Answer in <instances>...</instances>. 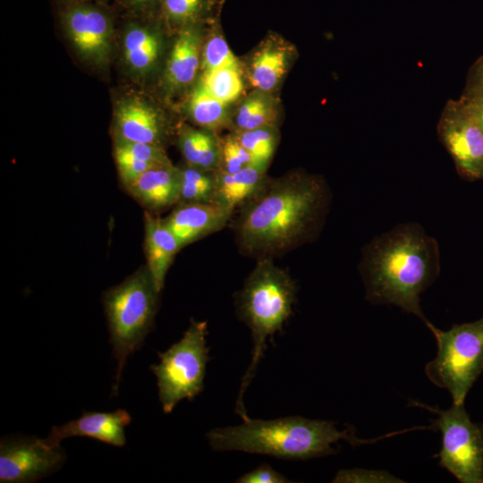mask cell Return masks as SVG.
<instances>
[{"label": "cell", "instance_id": "6da1fadb", "mask_svg": "<svg viewBox=\"0 0 483 483\" xmlns=\"http://www.w3.org/2000/svg\"><path fill=\"white\" fill-rule=\"evenodd\" d=\"M328 203L329 191L319 177L292 174L267 180L240 207L234 231L241 250L258 259L300 246L317 234Z\"/></svg>", "mask_w": 483, "mask_h": 483}, {"label": "cell", "instance_id": "7a4b0ae2", "mask_svg": "<svg viewBox=\"0 0 483 483\" xmlns=\"http://www.w3.org/2000/svg\"><path fill=\"white\" fill-rule=\"evenodd\" d=\"M439 270L437 242L416 223L399 225L376 237L364 248L360 265L369 302L397 306L425 324L428 320L420 294Z\"/></svg>", "mask_w": 483, "mask_h": 483}, {"label": "cell", "instance_id": "3957f363", "mask_svg": "<svg viewBox=\"0 0 483 483\" xmlns=\"http://www.w3.org/2000/svg\"><path fill=\"white\" fill-rule=\"evenodd\" d=\"M336 422L289 416L271 420L247 419L235 427L215 428L207 434L215 451H242L286 460H309L334 454L332 445L345 440L357 446L404 432L361 439L355 428L339 430Z\"/></svg>", "mask_w": 483, "mask_h": 483}, {"label": "cell", "instance_id": "277c9868", "mask_svg": "<svg viewBox=\"0 0 483 483\" xmlns=\"http://www.w3.org/2000/svg\"><path fill=\"white\" fill-rule=\"evenodd\" d=\"M297 288L283 268L272 258H258L238 297L241 318L250 327L253 339L252 360L242 378L236 412L243 420L249 419L242 395L256 371L266 349V340L277 331L292 314Z\"/></svg>", "mask_w": 483, "mask_h": 483}, {"label": "cell", "instance_id": "5b68a950", "mask_svg": "<svg viewBox=\"0 0 483 483\" xmlns=\"http://www.w3.org/2000/svg\"><path fill=\"white\" fill-rule=\"evenodd\" d=\"M160 292L149 269L143 266L104 294L110 343L117 360L114 394H117L128 356L143 345L153 329Z\"/></svg>", "mask_w": 483, "mask_h": 483}, {"label": "cell", "instance_id": "8992f818", "mask_svg": "<svg viewBox=\"0 0 483 483\" xmlns=\"http://www.w3.org/2000/svg\"><path fill=\"white\" fill-rule=\"evenodd\" d=\"M426 326L436 338L437 353L427 363L425 373L434 385L450 393L453 403H464L468 392L483 372V318L454 324L446 331L429 321Z\"/></svg>", "mask_w": 483, "mask_h": 483}, {"label": "cell", "instance_id": "52a82bcc", "mask_svg": "<svg viewBox=\"0 0 483 483\" xmlns=\"http://www.w3.org/2000/svg\"><path fill=\"white\" fill-rule=\"evenodd\" d=\"M207 335V322L191 319L182 339L165 352H157L160 362L150 366L165 413H170L181 400L191 401L202 392L209 360Z\"/></svg>", "mask_w": 483, "mask_h": 483}, {"label": "cell", "instance_id": "ba28073f", "mask_svg": "<svg viewBox=\"0 0 483 483\" xmlns=\"http://www.w3.org/2000/svg\"><path fill=\"white\" fill-rule=\"evenodd\" d=\"M436 413L433 427L441 431L438 464L462 483H483V424L470 420L464 403L447 410L413 402Z\"/></svg>", "mask_w": 483, "mask_h": 483}, {"label": "cell", "instance_id": "9c48e42d", "mask_svg": "<svg viewBox=\"0 0 483 483\" xmlns=\"http://www.w3.org/2000/svg\"><path fill=\"white\" fill-rule=\"evenodd\" d=\"M436 131L460 176L483 179V130L459 98L446 102Z\"/></svg>", "mask_w": 483, "mask_h": 483}, {"label": "cell", "instance_id": "30bf717a", "mask_svg": "<svg viewBox=\"0 0 483 483\" xmlns=\"http://www.w3.org/2000/svg\"><path fill=\"white\" fill-rule=\"evenodd\" d=\"M64 461L62 447L52 446L44 438L4 436L0 442V482H34L60 469Z\"/></svg>", "mask_w": 483, "mask_h": 483}, {"label": "cell", "instance_id": "8fae6325", "mask_svg": "<svg viewBox=\"0 0 483 483\" xmlns=\"http://www.w3.org/2000/svg\"><path fill=\"white\" fill-rule=\"evenodd\" d=\"M63 22L78 53L96 64L104 63L110 52L112 21L102 9L86 3L69 5Z\"/></svg>", "mask_w": 483, "mask_h": 483}, {"label": "cell", "instance_id": "7c38bea8", "mask_svg": "<svg viewBox=\"0 0 483 483\" xmlns=\"http://www.w3.org/2000/svg\"><path fill=\"white\" fill-rule=\"evenodd\" d=\"M233 213L215 202L177 204L163 220L183 248L223 229Z\"/></svg>", "mask_w": 483, "mask_h": 483}, {"label": "cell", "instance_id": "4fadbf2b", "mask_svg": "<svg viewBox=\"0 0 483 483\" xmlns=\"http://www.w3.org/2000/svg\"><path fill=\"white\" fill-rule=\"evenodd\" d=\"M131 419L128 411L123 409L113 412L84 411L77 419L53 427L44 439L52 446H59L64 438L86 436L122 447L126 443L124 428Z\"/></svg>", "mask_w": 483, "mask_h": 483}, {"label": "cell", "instance_id": "5bb4252c", "mask_svg": "<svg viewBox=\"0 0 483 483\" xmlns=\"http://www.w3.org/2000/svg\"><path fill=\"white\" fill-rule=\"evenodd\" d=\"M125 191L149 212L165 209L178 203L180 169L172 164L153 167L126 185Z\"/></svg>", "mask_w": 483, "mask_h": 483}, {"label": "cell", "instance_id": "9a60e30c", "mask_svg": "<svg viewBox=\"0 0 483 483\" xmlns=\"http://www.w3.org/2000/svg\"><path fill=\"white\" fill-rule=\"evenodd\" d=\"M147 267L158 291H162L166 273L177 252L182 249L164 220L149 211L144 215Z\"/></svg>", "mask_w": 483, "mask_h": 483}, {"label": "cell", "instance_id": "2e32d148", "mask_svg": "<svg viewBox=\"0 0 483 483\" xmlns=\"http://www.w3.org/2000/svg\"><path fill=\"white\" fill-rule=\"evenodd\" d=\"M115 138L160 147L164 129L156 111L135 99L119 105L115 116Z\"/></svg>", "mask_w": 483, "mask_h": 483}, {"label": "cell", "instance_id": "e0dca14e", "mask_svg": "<svg viewBox=\"0 0 483 483\" xmlns=\"http://www.w3.org/2000/svg\"><path fill=\"white\" fill-rule=\"evenodd\" d=\"M265 170L247 166L235 173H216V191L213 202L233 209L251 199L266 183Z\"/></svg>", "mask_w": 483, "mask_h": 483}, {"label": "cell", "instance_id": "ac0fdd59", "mask_svg": "<svg viewBox=\"0 0 483 483\" xmlns=\"http://www.w3.org/2000/svg\"><path fill=\"white\" fill-rule=\"evenodd\" d=\"M197 30L184 29L179 34L168 58L165 77L169 84L182 87L195 78L199 63V39Z\"/></svg>", "mask_w": 483, "mask_h": 483}, {"label": "cell", "instance_id": "d6986e66", "mask_svg": "<svg viewBox=\"0 0 483 483\" xmlns=\"http://www.w3.org/2000/svg\"><path fill=\"white\" fill-rule=\"evenodd\" d=\"M123 50L126 64L136 72L145 73L157 60L160 42L152 30L132 23L125 31Z\"/></svg>", "mask_w": 483, "mask_h": 483}, {"label": "cell", "instance_id": "ffe728a7", "mask_svg": "<svg viewBox=\"0 0 483 483\" xmlns=\"http://www.w3.org/2000/svg\"><path fill=\"white\" fill-rule=\"evenodd\" d=\"M179 147L187 165L207 171H218L220 145L212 134L185 129L180 132Z\"/></svg>", "mask_w": 483, "mask_h": 483}, {"label": "cell", "instance_id": "44dd1931", "mask_svg": "<svg viewBox=\"0 0 483 483\" xmlns=\"http://www.w3.org/2000/svg\"><path fill=\"white\" fill-rule=\"evenodd\" d=\"M285 68L286 55L284 51L271 47L263 48L252 60L250 82L261 90H271L282 79Z\"/></svg>", "mask_w": 483, "mask_h": 483}, {"label": "cell", "instance_id": "7402d4cb", "mask_svg": "<svg viewBox=\"0 0 483 483\" xmlns=\"http://www.w3.org/2000/svg\"><path fill=\"white\" fill-rule=\"evenodd\" d=\"M187 165L180 169L181 189L177 204L213 202L216 173Z\"/></svg>", "mask_w": 483, "mask_h": 483}, {"label": "cell", "instance_id": "603a6c76", "mask_svg": "<svg viewBox=\"0 0 483 483\" xmlns=\"http://www.w3.org/2000/svg\"><path fill=\"white\" fill-rule=\"evenodd\" d=\"M199 86L225 105L237 99L243 89L239 69L233 68L204 71Z\"/></svg>", "mask_w": 483, "mask_h": 483}, {"label": "cell", "instance_id": "cb8c5ba5", "mask_svg": "<svg viewBox=\"0 0 483 483\" xmlns=\"http://www.w3.org/2000/svg\"><path fill=\"white\" fill-rule=\"evenodd\" d=\"M235 137L250 154L254 165L266 170L275 148V132L269 127H262L241 131Z\"/></svg>", "mask_w": 483, "mask_h": 483}, {"label": "cell", "instance_id": "d4e9b609", "mask_svg": "<svg viewBox=\"0 0 483 483\" xmlns=\"http://www.w3.org/2000/svg\"><path fill=\"white\" fill-rule=\"evenodd\" d=\"M189 106L191 118L201 126L215 128L225 120V105L209 95L199 85L192 92Z\"/></svg>", "mask_w": 483, "mask_h": 483}, {"label": "cell", "instance_id": "484cf974", "mask_svg": "<svg viewBox=\"0 0 483 483\" xmlns=\"http://www.w3.org/2000/svg\"><path fill=\"white\" fill-rule=\"evenodd\" d=\"M273 120L267 103L260 97H252L244 102L238 110L236 125L241 131L269 127Z\"/></svg>", "mask_w": 483, "mask_h": 483}, {"label": "cell", "instance_id": "4316f807", "mask_svg": "<svg viewBox=\"0 0 483 483\" xmlns=\"http://www.w3.org/2000/svg\"><path fill=\"white\" fill-rule=\"evenodd\" d=\"M202 68L204 71L221 68L239 69L236 57L221 36H213L207 42L203 50Z\"/></svg>", "mask_w": 483, "mask_h": 483}, {"label": "cell", "instance_id": "83f0119b", "mask_svg": "<svg viewBox=\"0 0 483 483\" xmlns=\"http://www.w3.org/2000/svg\"><path fill=\"white\" fill-rule=\"evenodd\" d=\"M247 166H255L250 154L235 136L226 138L220 145L218 171L232 174Z\"/></svg>", "mask_w": 483, "mask_h": 483}, {"label": "cell", "instance_id": "f1b7e54d", "mask_svg": "<svg viewBox=\"0 0 483 483\" xmlns=\"http://www.w3.org/2000/svg\"><path fill=\"white\" fill-rule=\"evenodd\" d=\"M114 155L118 174L122 183L125 187L146 171L162 165H154L141 161L131 156L122 147L114 143Z\"/></svg>", "mask_w": 483, "mask_h": 483}, {"label": "cell", "instance_id": "f546056e", "mask_svg": "<svg viewBox=\"0 0 483 483\" xmlns=\"http://www.w3.org/2000/svg\"><path fill=\"white\" fill-rule=\"evenodd\" d=\"M166 16L176 22L194 20L200 13L204 0H161Z\"/></svg>", "mask_w": 483, "mask_h": 483}, {"label": "cell", "instance_id": "4dcf8cb0", "mask_svg": "<svg viewBox=\"0 0 483 483\" xmlns=\"http://www.w3.org/2000/svg\"><path fill=\"white\" fill-rule=\"evenodd\" d=\"M333 482H403L384 470H368L361 469L340 470Z\"/></svg>", "mask_w": 483, "mask_h": 483}, {"label": "cell", "instance_id": "1f68e13d", "mask_svg": "<svg viewBox=\"0 0 483 483\" xmlns=\"http://www.w3.org/2000/svg\"><path fill=\"white\" fill-rule=\"evenodd\" d=\"M239 483H286L290 480L275 470L267 463L260 464L255 470L240 477Z\"/></svg>", "mask_w": 483, "mask_h": 483}, {"label": "cell", "instance_id": "d6a6232c", "mask_svg": "<svg viewBox=\"0 0 483 483\" xmlns=\"http://www.w3.org/2000/svg\"><path fill=\"white\" fill-rule=\"evenodd\" d=\"M461 97H473L483 96V55L470 66Z\"/></svg>", "mask_w": 483, "mask_h": 483}, {"label": "cell", "instance_id": "836d02e7", "mask_svg": "<svg viewBox=\"0 0 483 483\" xmlns=\"http://www.w3.org/2000/svg\"><path fill=\"white\" fill-rule=\"evenodd\" d=\"M483 130V96L459 98Z\"/></svg>", "mask_w": 483, "mask_h": 483}, {"label": "cell", "instance_id": "e575fe53", "mask_svg": "<svg viewBox=\"0 0 483 483\" xmlns=\"http://www.w3.org/2000/svg\"><path fill=\"white\" fill-rule=\"evenodd\" d=\"M156 0H124L133 9L140 10L152 4Z\"/></svg>", "mask_w": 483, "mask_h": 483}]
</instances>
